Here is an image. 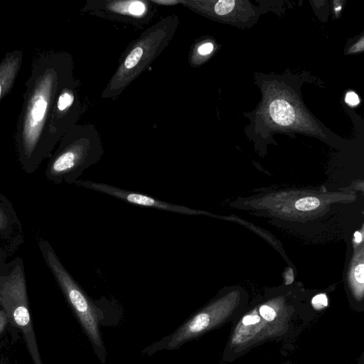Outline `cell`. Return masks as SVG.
<instances>
[{
	"instance_id": "obj_1",
	"label": "cell",
	"mask_w": 364,
	"mask_h": 364,
	"mask_svg": "<svg viewBox=\"0 0 364 364\" xmlns=\"http://www.w3.org/2000/svg\"><path fill=\"white\" fill-rule=\"evenodd\" d=\"M73 65L65 51L42 52L32 60L14 135L18 161L27 173H34L55 149L50 138L53 111L61 90L75 77Z\"/></svg>"
},
{
	"instance_id": "obj_2",
	"label": "cell",
	"mask_w": 364,
	"mask_h": 364,
	"mask_svg": "<svg viewBox=\"0 0 364 364\" xmlns=\"http://www.w3.org/2000/svg\"><path fill=\"white\" fill-rule=\"evenodd\" d=\"M309 313L283 296L245 308L232 321L221 362L235 361L267 342L290 341L314 318Z\"/></svg>"
},
{
	"instance_id": "obj_3",
	"label": "cell",
	"mask_w": 364,
	"mask_h": 364,
	"mask_svg": "<svg viewBox=\"0 0 364 364\" xmlns=\"http://www.w3.org/2000/svg\"><path fill=\"white\" fill-rule=\"evenodd\" d=\"M43 259L52 273L71 310L78 320L84 333L102 364H105L107 351L100 326L107 324L111 308L115 307L110 300L92 299L75 281L60 260L52 245L45 240L38 242Z\"/></svg>"
},
{
	"instance_id": "obj_4",
	"label": "cell",
	"mask_w": 364,
	"mask_h": 364,
	"mask_svg": "<svg viewBox=\"0 0 364 364\" xmlns=\"http://www.w3.org/2000/svg\"><path fill=\"white\" fill-rule=\"evenodd\" d=\"M178 25L177 15L167 16L132 41L122 54L101 97L115 99L122 94L168 46Z\"/></svg>"
},
{
	"instance_id": "obj_5",
	"label": "cell",
	"mask_w": 364,
	"mask_h": 364,
	"mask_svg": "<svg viewBox=\"0 0 364 364\" xmlns=\"http://www.w3.org/2000/svg\"><path fill=\"white\" fill-rule=\"evenodd\" d=\"M104 154L101 136L92 124H75L61 138L49 158L45 176L55 184H73Z\"/></svg>"
},
{
	"instance_id": "obj_6",
	"label": "cell",
	"mask_w": 364,
	"mask_h": 364,
	"mask_svg": "<svg viewBox=\"0 0 364 364\" xmlns=\"http://www.w3.org/2000/svg\"><path fill=\"white\" fill-rule=\"evenodd\" d=\"M245 297L238 291L220 295L197 311L173 332L145 347L141 354L151 355L161 350L178 349L212 330L232 323L245 309Z\"/></svg>"
},
{
	"instance_id": "obj_7",
	"label": "cell",
	"mask_w": 364,
	"mask_h": 364,
	"mask_svg": "<svg viewBox=\"0 0 364 364\" xmlns=\"http://www.w3.org/2000/svg\"><path fill=\"white\" fill-rule=\"evenodd\" d=\"M0 307L9 325L19 330L33 364H43L29 307L23 259L8 262L7 272L0 278Z\"/></svg>"
},
{
	"instance_id": "obj_8",
	"label": "cell",
	"mask_w": 364,
	"mask_h": 364,
	"mask_svg": "<svg viewBox=\"0 0 364 364\" xmlns=\"http://www.w3.org/2000/svg\"><path fill=\"white\" fill-rule=\"evenodd\" d=\"M156 6L151 0H90L82 11L139 26L149 23L153 18L156 12Z\"/></svg>"
},
{
	"instance_id": "obj_9",
	"label": "cell",
	"mask_w": 364,
	"mask_h": 364,
	"mask_svg": "<svg viewBox=\"0 0 364 364\" xmlns=\"http://www.w3.org/2000/svg\"><path fill=\"white\" fill-rule=\"evenodd\" d=\"M80 81L74 77L61 90L55 104L50 126V138L55 148L63 135L77 124L83 112Z\"/></svg>"
},
{
	"instance_id": "obj_10",
	"label": "cell",
	"mask_w": 364,
	"mask_h": 364,
	"mask_svg": "<svg viewBox=\"0 0 364 364\" xmlns=\"http://www.w3.org/2000/svg\"><path fill=\"white\" fill-rule=\"evenodd\" d=\"M74 184L112 196L124 202L137 206L190 215L201 214L200 211L190 208L187 206L171 203L146 194L120 188L107 183L79 179L76 181Z\"/></svg>"
},
{
	"instance_id": "obj_11",
	"label": "cell",
	"mask_w": 364,
	"mask_h": 364,
	"mask_svg": "<svg viewBox=\"0 0 364 364\" xmlns=\"http://www.w3.org/2000/svg\"><path fill=\"white\" fill-rule=\"evenodd\" d=\"M23 242V227L13 204L0 193V249L10 256Z\"/></svg>"
},
{
	"instance_id": "obj_12",
	"label": "cell",
	"mask_w": 364,
	"mask_h": 364,
	"mask_svg": "<svg viewBox=\"0 0 364 364\" xmlns=\"http://www.w3.org/2000/svg\"><path fill=\"white\" fill-rule=\"evenodd\" d=\"M23 51L15 50L6 53L0 61V101L11 92L23 61Z\"/></svg>"
},
{
	"instance_id": "obj_13",
	"label": "cell",
	"mask_w": 364,
	"mask_h": 364,
	"mask_svg": "<svg viewBox=\"0 0 364 364\" xmlns=\"http://www.w3.org/2000/svg\"><path fill=\"white\" fill-rule=\"evenodd\" d=\"M319 205V200L313 196L300 198L295 203V208L300 211L312 210L317 208Z\"/></svg>"
},
{
	"instance_id": "obj_14",
	"label": "cell",
	"mask_w": 364,
	"mask_h": 364,
	"mask_svg": "<svg viewBox=\"0 0 364 364\" xmlns=\"http://www.w3.org/2000/svg\"><path fill=\"white\" fill-rule=\"evenodd\" d=\"M311 304L314 309L319 311L328 306V298L325 294H319L311 299Z\"/></svg>"
},
{
	"instance_id": "obj_15",
	"label": "cell",
	"mask_w": 364,
	"mask_h": 364,
	"mask_svg": "<svg viewBox=\"0 0 364 364\" xmlns=\"http://www.w3.org/2000/svg\"><path fill=\"white\" fill-rule=\"evenodd\" d=\"M354 279L358 285L359 289L363 292V282H364V264L363 263L358 264L354 269Z\"/></svg>"
},
{
	"instance_id": "obj_16",
	"label": "cell",
	"mask_w": 364,
	"mask_h": 364,
	"mask_svg": "<svg viewBox=\"0 0 364 364\" xmlns=\"http://www.w3.org/2000/svg\"><path fill=\"white\" fill-rule=\"evenodd\" d=\"M9 254L2 249H0V278L8 270V262L6 261Z\"/></svg>"
},
{
	"instance_id": "obj_17",
	"label": "cell",
	"mask_w": 364,
	"mask_h": 364,
	"mask_svg": "<svg viewBox=\"0 0 364 364\" xmlns=\"http://www.w3.org/2000/svg\"><path fill=\"white\" fill-rule=\"evenodd\" d=\"M213 50V45L211 43H205L197 47L196 52L200 55H207Z\"/></svg>"
},
{
	"instance_id": "obj_18",
	"label": "cell",
	"mask_w": 364,
	"mask_h": 364,
	"mask_svg": "<svg viewBox=\"0 0 364 364\" xmlns=\"http://www.w3.org/2000/svg\"><path fill=\"white\" fill-rule=\"evenodd\" d=\"M9 325L4 311L0 307V336L6 331Z\"/></svg>"
},
{
	"instance_id": "obj_19",
	"label": "cell",
	"mask_w": 364,
	"mask_h": 364,
	"mask_svg": "<svg viewBox=\"0 0 364 364\" xmlns=\"http://www.w3.org/2000/svg\"><path fill=\"white\" fill-rule=\"evenodd\" d=\"M346 102L351 106H355L359 103L360 100L355 92H349L346 95Z\"/></svg>"
},
{
	"instance_id": "obj_20",
	"label": "cell",
	"mask_w": 364,
	"mask_h": 364,
	"mask_svg": "<svg viewBox=\"0 0 364 364\" xmlns=\"http://www.w3.org/2000/svg\"><path fill=\"white\" fill-rule=\"evenodd\" d=\"M154 4L164 6H173L181 4V0H151Z\"/></svg>"
},
{
	"instance_id": "obj_21",
	"label": "cell",
	"mask_w": 364,
	"mask_h": 364,
	"mask_svg": "<svg viewBox=\"0 0 364 364\" xmlns=\"http://www.w3.org/2000/svg\"><path fill=\"white\" fill-rule=\"evenodd\" d=\"M355 241L356 242H360L363 240L362 234L359 232H355L354 234Z\"/></svg>"
},
{
	"instance_id": "obj_22",
	"label": "cell",
	"mask_w": 364,
	"mask_h": 364,
	"mask_svg": "<svg viewBox=\"0 0 364 364\" xmlns=\"http://www.w3.org/2000/svg\"><path fill=\"white\" fill-rule=\"evenodd\" d=\"M0 364H5V363H4V361H2L1 360H0Z\"/></svg>"
},
{
	"instance_id": "obj_23",
	"label": "cell",
	"mask_w": 364,
	"mask_h": 364,
	"mask_svg": "<svg viewBox=\"0 0 364 364\" xmlns=\"http://www.w3.org/2000/svg\"><path fill=\"white\" fill-rule=\"evenodd\" d=\"M285 364H288V363H285Z\"/></svg>"
}]
</instances>
